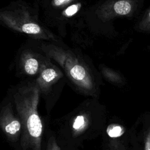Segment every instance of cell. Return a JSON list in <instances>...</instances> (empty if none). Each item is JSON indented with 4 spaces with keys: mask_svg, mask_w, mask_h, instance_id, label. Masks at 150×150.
Instances as JSON below:
<instances>
[{
    "mask_svg": "<svg viewBox=\"0 0 150 150\" xmlns=\"http://www.w3.org/2000/svg\"><path fill=\"white\" fill-rule=\"evenodd\" d=\"M39 90L37 87L21 89L14 96L16 111L22 124L21 145L26 150H41L43 126L38 112Z\"/></svg>",
    "mask_w": 150,
    "mask_h": 150,
    "instance_id": "6da1fadb",
    "label": "cell"
},
{
    "mask_svg": "<svg viewBox=\"0 0 150 150\" xmlns=\"http://www.w3.org/2000/svg\"><path fill=\"white\" fill-rule=\"evenodd\" d=\"M0 126L8 139L14 141L20 135L22 124L20 119L13 113L11 103L4 107L1 111Z\"/></svg>",
    "mask_w": 150,
    "mask_h": 150,
    "instance_id": "7a4b0ae2",
    "label": "cell"
},
{
    "mask_svg": "<svg viewBox=\"0 0 150 150\" xmlns=\"http://www.w3.org/2000/svg\"><path fill=\"white\" fill-rule=\"evenodd\" d=\"M58 75L57 71L53 68H46L43 70L40 75L39 86L42 90H46L48 86L54 81Z\"/></svg>",
    "mask_w": 150,
    "mask_h": 150,
    "instance_id": "3957f363",
    "label": "cell"
},
{
    "mask_svg": "<svg viewBox=\"0 0 150 150\" xmlns=\"http://www.w3.org/2000/svg\"><path fill=\"white\" fill-rule=\"evenodd\" d=\"M134 2L133 0H118L113 6L114 12L119 15H128L134 10Z\"/></svg>",
    "mask_w": 150,
    "mask_h": 150,
    "instance_id": "277c9868",
    "label": "cell"
},
{
    "mask_svg": "<svg viewBox=\"0 0 150 150\" xmlns=\"http://www.w3.org/2000/svg\"><path fill=\"white\" fill-rule=\"evenodd\" d=\"M88 123V119L85 115L80 114L76 116L72 125L74 135H77L85 130L87 127Z\"/></svg>",
    "mask_w": 150,
    "mask_h": 150,
    "instance_id": "5b68a950",
    "label": "cell"
},
{
    "mask_svg": "<svg viewBox=\"0 0 150 150\" xmlns=\"http://www.w3.org/2000/svg\"><path fill=\"white\" fill-rule=\"evenodd\" d=\"M39 63L38 60L34 57H30L26 60L24 64V70L29 75L35 74L39 69Z\"/></svg>",
    "mask_w": 150,
    "mask_h": 150,
    "instance_id": "8992f818",
    "label": "cell"
},
{
    "mask_svg": "<svg viewBox=\"0 0 150 150\" xmlns=\"http://www.w3.org/2000/svg\"><path fill=\"white\" fill-rule=\"evenodd\" d=\"M21 29L22 32L29 35H38L42 32L41 28L38 24L33 22L23 24Z\"/></svg>",
    "mask_w": 150,
    "mask_h": 150,
    "instance_id": "52a82bcc",
    "label": "cell"
},
{
    "mask_svg": "<svg viewBox=\"0 0 150 150\" xmlns=\"http://www.w3.org/2000/svg\"><path fill=\"white\" fill-rule=\"evenodd\" d=\"M124 132V128L117 124L110 125L107 129V133L109 137L117 138L121 136Z\"/></svg>",
    "mask_w": 150,
    "mask_h": 150,
    "instance_id": "ba28073f",
    "label": "cell"
},
{
    "mask_svg": "<svg viewBox=\"0 0 150 150\" xmlns=\"http://www.w3.org/2000/svg\"><path fill=\"white\" fill-rule=\"evenodd\" d=\"M139 30L142 32H150V8L145 13L138 25Z\"/></svg>",
    "mask_w": 150,
    "mask_h": 150,
    "instance_id": "9c48e42d",
    "label": "cell"
},
{
    "mask_svg": "<svg viewBox=\"0 0 150 150\" xmlns=\"http://www.w3.org/2000/svg\"><path fill=\"white\" fill-rule=\"evenodd\" d=\"M80 8V5L79 4H72L70 6H69L67 8H66L64 11V14L68 17L72 16L75 13L77 12Z\"/></svg>",
    "mask_w": 150,
    "mask_h": 150,
    "instance_id": "30bf717a",
    "label": "cell"
},
{
    "mask_svg": "<svg viewBox=\"0 0 150 150\" xmlns=\"http://www.w3.org/2000/svg\"><path fill=\"white\" fill-rule=\"evenodd\" d=\"M46 150H60L54 137L51 136L49 138Z\"/></svg>",
    "mask_w": 150,
    "mask_h": 150,
    "instance_id": "8fae6325",
    "label": "cell"
},
{
    "mask_svg": "<svg viewBox=\"0 0 150 150\" xmlns=\"http://www.w3.org/2000/svg\"><path fill=\"white\" fill-rule=\"evenodd\" d=\"M144 150H150V128L148 129L146 134Z\"/></svg>",
    "mask_w": 150,
    "mask_h": 150,
    "instance_id": "7c38bea8",
    "label": "cell"
},
{
    "mask_svg": "<svg viewBox=\"0 0 150 150\" xmlns=\"http://www.w3.org/2000/svg\"><path fill=\"white\" fill-rule=\"evenodd\" d=\"M71 1H72V0H53V2L55 6H63V5L69 3Z\"/></svg>",
    "mask_w": 150,
    "mask_h": 150,
    "instance_id": "4fadbf2b",
    "label": "cell"
}]
</instances>
